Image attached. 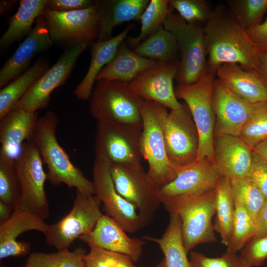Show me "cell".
Masks as SVG:
<instances>
[{"mask_svg":"<svg viewBox=\"0 0 267 267\" xmlns=\"http://www.w3.org/2000/svg\"><path fill=\"white\" fill-rule=\"evenodd\" d=\"M203 25L187 23L171 8L164 22V27L173 34L178 44L180 61L176 80L179 85L195 83L207 70Z\"/></svg>","mask_w":267,"mask_h":267,"instance_id":"cell-6","label":"cell"},{"mask_svg":"<svg viewBox=\"0 0 267 267\" xmlns=\"http://www.w3.org/2000/svg\"><path fill=\"white\" fill-rule=\"evenodd\" d=\"M133 51L140 56L158 62L170 63L180 61L176 40L173 34L163 26Z\"/></svg>","mask_w":267,"mask_h":267,"instance_id":"cell-32","label":"cell"},{"mask_svg":"<svg viewBox=\"0 0 267 267\" xmlns=\"http://www.w3.org/2000/svg\"><path fill=\"white\" fill-rule=\"evenodd\" d=\"M255 71L267 87V53L259 52Z\"/></svg>","mask_w":267,"mask_h":267,"instance_id":"cell-48","label":"cell"},{"mask_svg":"<svg viewBox=\"0 0 267 267\" xmlns=\"http://www.w3.org/2000/svg\"><path fill=\"white\" fill-rule=\"evenodd\" d=\"M168 114L163 106L144 100L141 108V154L148 163V174L160 188L171 182L178 172L170 163L166 149L164 129Z\"/></svg>","mask_w":267,"mask_h":267,"instance_id":"cell-5","label":"cell"},{"mask_svg":"<svg viewBox=\"0 0 267 267\" xmlns=\"http://www.w3.org/2000/svg\"><path fill=\"white\" fill-rule=\"evenodd\" d=\"M0 201L13 211L19 207L20 191L15 159L0 152Z\"/></svg>","mask_w":267,"mask_h":267,"instance_id":"cell-35","label":"cell"},{"mask_svg":"<svg viewBox=\"0 0 267 267\" xmlns=\"http://www.w3.org/2000/svg\"><path fill=\"white\" fill-rule=\"evenodd\" d=\"M54 44L66 48L82 42L97 39L99 19L95 5L68 12L45 9L43 14Z\"/></svg>","mask_w":267,"mask_h":267,"instance_id":"cell-12","label":"cell"},{"mask_svg":"<svg viewBox=\"0 0 267 267\" xmlns=\"http://www.w3.org/2000/svg\"><path fill=\"white\" fill-rule=\"evenodd\" d=\"M159 62L135 53L130 49L125 40L119 45L113 59L99 73L96 81L107 80L130 83L140 73Z\"/></svg>","mask_w":267,"mask_h":267,"instance_id":"cell-27","label":"cell"},{"mask_svg":"<svg viewBox=\"0 0 267 267\" xmlns=\"http://www.w3.org/2000/svg\"><path fill=\"white\" fill-rule=\"evenodd\" d=\"M192 267H246L236 253L226 252L218 258H210L195 251L190 253Z\"/></svg>","mask_w":267,"mask_h":267,"instance_id":"cell-43","label":"cell"},{"mask_svg":"<svg viewBox=\"0 0 267 267\" xmlns=\"http://www.w3.org/2000/svg\"><path fill=\"white\" fill-rule=\"evenodd\" d=\"M92 176L94 195L103 205L102 209L106 215L113 219L126 232L134 233L145 226L136 207L117 191L108 163L95 160Z\"/></svg>","mask_w":267,"mask_h":267,"instance_id":"cell-15","label":"cell"},{"mask_svg":"<svg viewBox=\"0 0 267 267\" xmlns=\"http://www.w3.org/2000/svg\"><path fill=\"white\" fill-rule=\"evenodd\" d=\"M218 80L231 92L251 103H267V87L255 70L226 63L217 70Z\"/></svg>","mask_w":267,"mask_h":267,"instance_id":"cell-23","label":"cell"},{"mask_svg":"<svg viewBox=\"0 0 267 267\" xmlns=\"http://www.w3.org/2000/svg\"><path fill=\"white\" fill-rule=\"evenodd\" d=\"M101 202L95 195L76 190L71 211L56 223L49 224L44 234L47 244L57 251L69 250L78 238L90 232L103 214Z\"/></svg>","mask_w":267,"mask_h":267,"instance_id":"cell-11","label":"cell"},{"mask_svg":"<svg viewBox=\"0 0 267 267\" xmlns=\"http://www.w3.org/2000/svg\"><path fill=\"white\" fill-rule=\"evenodd\" d=\"M141 133L142 130L131 126L97 122L95 160L109 165H141Z\"/></svg>","mask_w":267,"mask_h":267,"instance_id":"cell-9","label":"cell"},{"mask_svg":"<svg viewBox=\"0 0 267 267\" xmlns=\"http://www.w3.org/2000/svg\"><path fill=\"white\" fill-rule=\"evenodd\" d=\"M230 181L234 198L246 208L256 225L257 217L267 200L266 197L247 177L230 179Z\"/></svg>","mask_w":267,"mask_h":267,"instance_id":"cell-37","label":"cell"},{"mask_svg":"<svg viewBox=\"0 0 267 267\" xmlns=\"http://www.w3.org/2000/svg\"><path fill=\"white\" fill-rule=\"evenodd\" d=\"M222 177L214 162L196 159L180 168L176 177L160 188L161 200L215 189Z\"/></svg>","mask_w":267,"mask_h":267,"instance_id":"cell-18","label":"cell"},{"mask_svg":"<svg viewBox=\"0 0 267 267\" xmlns=\"http://www.w3.org/2000/svg\"><path fill=\"white\" fill-rule=\"evenodd\" d=\"M91 43L82 42L66 48L56 62L29 89L15 108L31 112L46 108L52 92L65 83L79 57Z\"/></svg>","mask_w":267,"mask_h":267,"instance_id":"cell-14","label":"cell"},{"mask_svg":"<svg viewBox=\"0 0 267 267\" xmlns=\"http://www.w3.org/2000/svg\"><path fill=\"white\" fill-rule=\"evenodd\" d=\"M226 6L246 30L261 23L267 11V0H230Z\"/></svg>","mask_w":267,"mask_h":267,"instance_id":"cell-38","label":"cell"},{"mask_svg":"<svg viewBox=\"0 0 267 267\" xmlns=\"http://www.w3.org/2000/svg\"><path fill=\"white\" fill-rule=\"evenodd\" d=\"M84 262L85 267H137L126 255L96 247L90 248Z\"/></svg>","mask_w":267,"mask_h":267,"instance_id":"cell-41","label":"cell"},{"mask_svg":"<svg viewBox=\"0 0 267 267\" xmlns=\"http://www.w3.org/2000/svg\"><path fill=\"white\" fill-rule=\"evenodd\" d=\"M170 10L168 0H151L142 14L140 32L135 37H129L126 42L128 46L135 48L162 26Z\"/></svg>","mask_w":267,"mask_h":267,"instance_id":"cell-33","label":"cell"},{"mask_svg":"<svg viewBox=\"0 0 267 267\" xmlns=\"http://www.w3.org/2000/svg\"><path fill=\"white\" fill-rule=\"evenodd\" d=\"M47 0H22L18 10L8 21V27L0 39V50H7L12 44L27 37L37 18L44 14Z\"/></svg>","mask_w":267,"mask_h":267,"instance_id":"cell-28","label":"cell"},{"mask_svg":"<svg viewBox=\"0 0 267 267\" xmlns=\"http://www.w3.org/2000/svg\"><path fill=\"white\" fill-rule=\"evenodd\" d=\"M162 204L169 214L179 216L187 253L200 244L218 241L212 222L216 213L215 188L164 199Z\"/></svg>","mask_w":267,"mask_h":267,"instance_id":"cell-3","label":"cell"},{"mask_svg":"<svg viewBox=\"0 0 267 267\" xmlns=\"http://www.w3.org/2000/svg\"><path fill=\"white\" fill-rule=\"evenodd\" d=\"M48 69V63L40 58L26 71L0 90V119L15 108L33 84Z\"/></svg>","mask_w":267,"mask_h":267,"instance_id":"cell-30","label":"cell"},{"mask_svg":"<svg viewBox=\"0 0 267 267\" xmlns=\"http://www.w3.org/2000/svg\"><path fill=\"white\" fill-rule=\"evenodd\" d=\"M256 226V235H267V199L258 214Z\"/></svg>","mask_w":267,"mask_h":267,"instance_id":"cell-47","label":"cell"},{"mask_svg":"<svg viewBox=\"0 0 267 267\" xmlns=\"http://www.w3.org/2000/svg\"><path fill=\"white\" fill-rule=\"evenodd\" d=\"M91 0H47L46 8L58 12H68L89 8L94 5Z\"/></svg>","mask_w":267,"mask_h":267,"instance_id":"cell-45","label":"cell"},{"mask_svg":"<svg viewBox=\"0 0 267 267\" xmlns=\"http://www.w3.org/2000/svg\"><path fill=\"white\" fill-rule=\"evenodd\" d=\"M149 0H97L94 5L99 19L97 41L112 38L116 26L131 20H138Z\"/></svg>","mask_w":267,"mask_h":267,"instance_id":"cell-25","label":"cell"},{"mask_svg":"<svg viewBox=\"0 0 267 267\" xmlns=\"http://www.w3.org/2000/svg\"><path fill=\"white\" fill-rule=\"evenodd\" d=\"M43 161L32 140L26 141L15 159L20 191L18 208L30 211L44 220L50 216L49 206L44 190L47 180Z\"/></svg>","mask_w":267,"mask_h":267,"instance_id":"cell-8","label":"cell"},{"mask_svg":"<svg viewBox=\"0 0 267 267\" xmlns=\"http://www.w3.org/2000/svg\"><path fill=\"white\" fill-rule=\"evenodd\" d=\"M207 52V71L214 75L226 63H235L247 70H256L259 52L246 30L236 21L226 5L213 9L203 25Z\"/></svg>","mask_w":267,"mask_h":267,"instance_id":"cell-1","label":"cell"},{"mask_svg":"<svg viewBox=\"0 0 267 267\" xmlns=\"http://www.w3.org/2000/svg\"><path fill=\"white\" fill-rule=\"evenodd\" d=\"M213 103L215 115L214 135L239 136L252 115L267 103H251L235 96L218 80H215Z\"/></svg>","mask_w":267,"mask_h":267,"instance_id":"cell-16","label":"cell"},{"mask_svg":"<svg viewBox=\"0 0 267 267\" xmlns=\"http://www.w3.org/2000/svg\"><path fill=\"white\" fill-rule=\"evenodd\" d=\"M86 250L83 247L57 251L56 253H31L27 260L25 267H85L84 258Z\"/></svg>","mask_w":267,"mask_h":267,"instance_id":"cell-34","label":"cell"},{"mask_svg":"<svg viewBox=\"0 0 267 267\" xmlns=\"http://www.w3.org/2000/svg\"><path fill=\"white\" fill-rule=\"evenodd\" d=\"M14 211L7 204L0 201V222L10 218Z\"/></svg>","mask_w":267,"mask_h":267,"instance_id":"cell-49","label":"cell"},{"mask_svg":"<svg viewBox=\"0 0 267 267\" xmlns=\"http://www.w3.org/2000/svg\"><path fill=\"white\" fill-rule=\"evenodd\" d=\"M239 137L252 150L267 138V103L252 115L242 128Z\"/></svg>","mask_w":267,"mask_h":267,"instance_id":"cell-40","label":"cell"},{"mask_svg":"<svg viewBox=\"0 0 267 267\" xmlns=\"http://www.w3.org/2000/svg\"><path fill=\"white\" fill-rule=\"evenodd\" d=\"M109 166L118 192L136 207L144 224H148L162 204L160 187L141 165Z\"/></svg>","mask_w":267,"mask_h":267,"instance_id":"cell-10","label":"cell"},{"mask_svg":"<svg viewBox=\"0 0 267 267\" xmlns=\"http://www.w3.org/2000/svg\"><path fill=\"white\" fill-rule=\"evenodd\" d=\"M246 177L256 184L267 199V160L253 150L250 168Z\"/></svg>","mask_w":267,"mask_h":267,"instance_id":"cell-44","label":"cell"},{"mask_svg":"<svg viewBox=\"0 0 267 267\" xmlns=\"http://www.w3.org/2000/svg\"><path fill=\"white\" fill-rule=\"evenodd\" d=\"M133 27V25H129L118 35L108 40L93 41L91 43V61L89 68L85 76L74 91V94L78 99H89L98 74L113 59L119 45L125 40Z\"/></svg>","mask_w":267,"mask_h":267,"instance_id":"cell-26","label":"cell"},{"mask_svg":"<svg viewBox=\"0 0 267 267\" xmlns=\"http://www.w3.org/2000/svg\"><path fill=\"white\" fill-rule=\"evenodd\" d=\"M216 217L214 229L226 247L231 238L235 215V203L230 179L222 177L216 188Z\"/></svg>","mask_w":267,"mask_h":267,"instance_id":"cell-31","label":"cell"},{"mask_svg":"<svg viewBox=\"0 0 267 267\" xmlns=\"http://www.w3.org/2000/svg\"><path fill=\"white\" fill-rule=\"evenodd\" d=\"M169 214V223L161 237L145 236L142 238L159 247L165 267H192L183 244L180 219L176 214Z\"/></svg>","mask_w":267,"mask_h":267,"instance_id":"cell-29","label":"cell"},{"mask_svg":"<svg viewBox=\"0 0 267 267\" xmlns=\"http://www.w3.org/2000/svg\"><path fill=\"white\" fill-rule=\"evenodd\" d=\"M48 225L44 219L30 211L20 208L14 210L9 219L0 222V259L29 254L30 243L18 241L17 238L30 230L45 234Z\"/></svg>","mask_w":267,"mask_h":267,"instance_id":"cell-21","label":"cell"},{"mask_svg":"<svg viewBox=\"0 0 267 267\" xmlns=\"http://www.w3.org/2000/svg\"><path fill=\"white\" fill-rule=\"evenodd\" d=\"M58 123V117L54 112H46L39 117L30 139L47 167V180L53 185L63 183L85 195H94L92 181L71 162L59 143L56 135Z\"/></svg>","mask_w":267,"mask_h":267,"instance_id":"cell-2","label":"cell"},{"mask_svg":"<svg viewBox=\"0 0 267 267\" xmlns=\"http://www.w3.org/2000/svg\"><path fill=\"white\" fill-rule=\"evenodd\" d=\"M18 0H1L0 1V15H3L11 10L19 2Z\"/></svg>","mask_w":267,"mask_h":267,"instance_id":"cell-50","label":"cell"},{"mask_svg":"<svg viewBox=\"0 0 267 267\" xmlns=\"http://www.w3.org/2000/svg\"><path fill=\"white\" fill-rule=\"evenodd\" d=\"M247 35L259 52L267 53V17L260 24L246 30Z\"/></svg>","mask_w":267,"mask_h":267,"instance_id":"cell-46","label":"cell"},{"mask_svg":"<svg viewBox=\"0 0 267 267\" xmlns=\"http://www.w3.org/2000/svg\"><path fill=\"white\" fill-rule=\"evenodd\" d=\"M155 267H165L164 259H163L158 264H157Z\"/></svg>","mask_w":267,"mask_h":267,"instance_id":"cell-52","label":"cell"},{"mask_svg":"<svg viewBox=\"0 0 267 267\" xmlns=\"http://www.w3.org/2000/svg\"><path fill=\"white\" fill-rule=\"evenodd\" d=\"M234 200L235 210L233 231L226 252L236 253L256 235L257 227L246 208L238 200L235 198Z\"/></svg>","mask_w":267,"mask_h":267,"instance_id":"cell-36","label":"cell"},{"mask_svg":"<svg viewBox=\"0 0 267 267\" xmlns=\"http://www.w3.org/2000/svg\"><path fill=\"white\" fill-rule=\"evenodd\" d=\"M267 160V138L258 144L253 149Z\"/></svg>","mask_w":267,"mask_h":267,"instance_id":"cell-51","label":"cell"},{"mask_svg":"<svg viewBox=\"0 0 267 267\" xmlns=\"http://www.w3.org/2000/svg\"><path fill=\"white\" fill-rule=\"evenodd\" d=\"M31 32L19 45L0 70L1 89L26 71L33 59L54 43L47 28L44 15L39 16Z\"/></svg>","mask_w":267,"mask_h":267,"instance_id":"cell-20","label":"cell"},{"mask_svg":"<svg viewBox=\"0 0 267 267\" xmlns=\"http://www.w3.org/2000/svg\"><path fill=\"white\" fill-rule=\"evenodd\" d=\"M89 100V111L97 122L143 128L141 108L144 100L130 83L100 80Z\"/></svg>","mask_w":267,"mask_h":267,"instance_id":"cell-4","label":"cell"},{"mask_svg":"<svg viewBox=\"0 0 267 267\" xmlns=\"http://www.w3.org/2000/svg\"><path fill=\"white\" fill-rule=\"evenodd\" d=\"M164 134L167 156L178 169L194 162L197 158L199 138L195 124L185 103L169 113Z\"/></svg>","mask_w":267,"mask_h":267,"instance_id":"cell-13","label":"cell"},{"mask_svg":"<svg viewBox=\"0 0 267 267\" xmlns=\"http://www.w3.org/2000/svg\"><path fill=\"white\" fill-rule=\"evenodd\" d=\"M38 114L15 108L0 119V152L15 159L24 141L31 139Z\"/></svg>","mask_w":267,"mask_h":267,"instance_id":"cell-24","label":"cell"},{"mask_svg":"<svg viewBox=\"0 0 267 267\" xmlns=\"http://www.w3.org/2000/svg\"><path fill=\"white\" fill-rule=\"evenodd\" d=\"M171 8L176 9L188 23L204 25L209 19L213 8L204 0H170Z\"/></svg>","mask_w":267,"mask_h":267,"instance_id":"cell-39","label":"cell"},{"mask_svg":"<svg viewBox=\"0 0 267 267\" xmlns=\"http://www.w3.org/2000/svg\"><path fill=\"white\" fill-rule=\"evenodd\" d=\"M90 248L96 247L126 255L134 263L140 259L146 240L131 238L113 219L102 215L93 229L80 238Z\"/></svg>","mask_w":267,"mask_h":267,"instance_id":"cell-19","label":"cell"},{"mask_svg":"<svg viewBox=\"0 0 267 267\" xmlns=\"http://www.w3.org/2000/svg\"><path fill=\"white\" fill-rule=\"evenodd\" d=\"M179 62H159L140 73L130 84L134 90L145 100L151 101L170 108L179 109L173 81L176 79Z\"/></svg>","mask_w":267,"mask_h":267,"instance_id":"cell-17","label":"cell"},{"mask_svg":"<svg viewBox=\"0 0 267 267\" xmlns=\"http://www.w3.org/2000/svg\"><path fill=\"white\" fill-rule=\"evenodd\" d=\"M214 163L221 176L229 179L247 176L252 152L239 136L214 135Z\"/></svg>","mask_w":267,"mask_h":267,"instance_id":"cell-22","label":"cell"},{"mask_svg":"<svg viewBox=\"0 0 267 267\" xmlns=\"http://www.w3.org/2000/svg\"><path fill=\"white\" fill-rule=\"evenodd\" d=\"M239 256L246 267L262 266L267 259V235L254 236L241 249Z\"/></svg>","mask_w":267,"mask_h":267,"instance_id":"cell-42","label":"cell"},{"mask_svg":"<svg viewBox=\"0 0 267 267\" xmlns=\"http://www.w3.org/2000/svg\"><path fill=\"white\" fill-rule=\"evenodd\" d=\"M214 75L206 72L195 83L178 85L175 89L177 98L187 106L197 128L199 144L197 159L214 162V139L215 115L213 103Z\"/></svg>","mask_w":267,"mask_h":267,"instance_id":"cell-7","label":"cell"}]
</instances>
